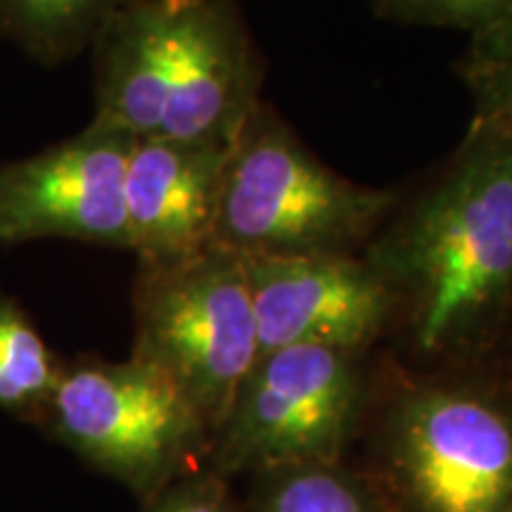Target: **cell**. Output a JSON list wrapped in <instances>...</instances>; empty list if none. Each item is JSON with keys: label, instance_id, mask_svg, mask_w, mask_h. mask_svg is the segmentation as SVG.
I'll return each instance as SVG.
<instances>
[{"label": "cell", "instance_id": "cell-17", "mask_svg": "<svg viewBox=\"0 0 512 512\" xmlns=\"http://www.w3.org/2000/svg\"><path fill=\"white\" fill-rule=\"evenodd\" d=\"M147 512H233V508L214 477H185L152 496Z\"/></svg>", "mask_w": 512, "mask_h": 512}, {"label": "cell", "instance_id": "cell-4", "mask_svg": "<svg viewBox=\"0 0 512 512\" xmlns=\"http://www.w3.org/2000/svg\"><path fill=\"white\" fill-rule=\"evenodd\" d=\"M133 323L131 356L169 375L216 437L261 358L245 261L216 247L138 261Z\"/></svg>", "mask_w": 512, "mask_h": 512}, {"label": "cell", "instance_id": "cell-12", "mask_svg": "<svg viewBox=\"0 0 512 512\" xmlns=\"http://www.w3.org/2000/svg\"><path fill=\"white\" fill-rule=\"evenodd\" d=\"M128 0H0V36L34 57L62 64L91 48L102 24Z\"/></svg>", "mask_w": 512, "mask_h": 512}, {"label": "cell", "instance_id": "cell-3", "mask_svg": "<svg viewBox=\"0 0 512 512\" xmlns=\"http://www.w3.org/2000/svg\"><path fill=\"white\" fill-rule=\"evenodd\" d=\"M396 192L339 176L264 100L228 150L209 247L242 261L361 254Z\"/></svg>", "mask_w": 512, "mask_h": 512}, {"label": "cell", "instance_id": "cell-10", "mask_svg": "<svg viewBox=\"0 0 512 512\" xmlns=\"http://www.w3.org/2000/svg\"><path fill=\"white\" fill-rule=\"evenodd\" d=\"M230 147L133 140L126 157L128 249L138 261L176 259L211 245Z\"/></svg>", "mask_w": 512, "mask_h": 512}, {"label": "cell", "instance_id": "cell-15", "mask_svg": "<svg viewBox=\"0 0 512 512\" xmlns=\"http://www.w3.org/2000/svg\"><path fill=\"white\" fill-rule=\"evenodd\" d=\"M458 74L475 105L472 119L512 126V17L470 36Z\"/></svg>", "mask_w": 512, "mask_h": 512}, {"label": "cell", "instance_id": "cell-1", "mask_svg": "<svg viewBox=\"0 0 512 512\" xmlns=\"http://www.w3.org/2000/svg\"><path fill=\"white\" fill-rule=\"evenodd\" d=\"M422 361H477L512 328V126L472 119L361 252Z\"/></svg>", "mask_w": 512, "mask_h": 512}, {"label": "cell", "instance_id": "cell-7", "mask_svg": "<svg viewBox=\"0 0 512 512\" xmlns=\"http://www.w3.org/2000/svg\"><path fill=\"white\" fill-rule=\"evenodd\" d=\"M131 143L88 124L48 150L0 162V247L55 238L128 249L124 176Z\"/></svg>", "mask_w": 512, "mask_h": 512}, {"label": "cell", "instance_id": "cell-18", "mask_svg": "<svg viewBox=\"0 0 512 512\" xmlns=\"http://www.w3.org/2000/svg\"><path fill=\"white\" fill-rule=\"evenodd\" d=\"M162 3H169V5H183V3H197V0H162Z\"/></svg>", "mask_w": 512, "mask_h": 512}, {"label": "cell", "instance_id": "cell-13", "mask_svg": "<svg viewBox=\"0 0 512 512\" xmlns=\"http://www.w3.org/2000/svg\"><path fill=\"white\" fill-rule=\"evenodd\" d=\"M62 361L15 299L0 292V408L36 422L53 394Z\"/></svg>", "mask_w": 512, "mask_h": 512}, {"label": "cell", "instance_id": "cell-8", "mask_svg": "<svg viewBox=\"0 0 512 512\" xmlns=\"http://www.w3.org/2000/svg\"><path fill=\"white\" fill-rule=\"evenodd\" d=\"M261 356L313 344L366 354L392 330V294L361 254L245 261Z\"/></svg>", "mask_w": 512, "mask_h": 512}, {"label": "cell", "instance_id": "cell-19", "mask_svg": "<svg viewBox=\"0 0 512 512\" xmlns=\"http://www.w3.org/2000/svg\"><path fill=\"white\" fill-rule=\"evenodd\" d=\"M510 332H512V328H510Z\"/></svg>", "mask_w": 512, "mask_h": 512}, {"label": "cell", "instance_id": "cell-5", "mask_svg": "<svg viewBox=\"0 0 512 512\" xmlns=\"http://www.w3.org/2000/svg\"><path fill=\"white\" fill-rule=\"evenodd\" d=\"M36 425L150 496L174 484L214 439L183 389L136 356L62 363Z\"/></svg>", "mask_w": 512, "mask_h": 512}, {"label": "cell", "instance_id": "cell-14", "mask_svg": "<svg viewBox=\"0 0 512 512\" xmlns=\"http://www.w3.org/2000/svg\"><path fill=\"white\" fill-rule=\"evenodd\" d=\"M256 512H382L366 486L337 463L266 472Z\"/></svg>", "mask_w": 512, "mask_h": 512}, {"label": "cell", "instance_id": "cell-11", "mask_svg": "<svg viewBox=\"0 0 512 512\" xmlns=\"http://www.w3.org/2000/svg\"><path fill=\"white\" fill-rule=\"evenodd\" d=\"M91 126L159 138L169 98L171 15L162 0H128L95 34Z\"/></svg>", "mask_w": 512, "mask_h": 512}, {"label": "cell", "instance_id": "cell-9", "mask_svg": "<svg viewBox=\"0 0 512 512\" xmlns=\"http://www.w3.org/2000/svg\"><path fill=\"white\" fill-rule=\"evenodd\" d=\"M169 15V98L159 138L230 147L264 102V62L238 0L169 5Z\"/></svg>", "mask_w": 512, "mask_h": 512}, {"label": "cell", "instance_id": "cell-2", "mask_svg": "<svg viewBox=\"0 0 512 512\" xmlns=\"http://www.w3.org/2000/svg\"><path fill=\"white\" fill-rule=\"evenodd\" d=\"M377 411L403 512H512V366L441 363L396 382Z\"/></svg>", "mask_w": 512, "mask_h": 512}, {"label": "cell", "instance_id": "cell-6", "mask_svg": "<svg viewBox=\"0 0 512 512\" xmlns=\"http://www.w3.org/2000/svg\"><path fill=\"white\" fill-rule=\"evenodd\" d=\"M363 356L313 344L261 356L214 437L221 467L266 475L337 463L366 411Z\"/></svg>", "mask_w": 512, "mask_h": 512}, {"label": "cell", "instance_id": "cell-16", "mask_svg": "<svg viewBox=\"0 0 512 512\" xmlns=\"http://www.w3.org/2000/svg\"><path fill=\"white\" fill-rule=\"evenodd\" d=\"M384 22L406 27L458 29L470 36L512 17V0H368Z\"/></svg>", "mask_w": 512, "mask_h": 512}]
</instances>
